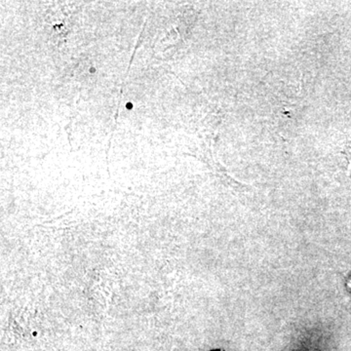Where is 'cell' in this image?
<instances>
[{
	"label": "cell",
	"mask_w": 351,
	"mask_h": 351,
	"mask_svg": "<svg viewBox=\"0 0 351 351\" xmlns=\"http://www.w3.org/2000/svg\"><path fill=\"white\" fill-rule=\"evenodd\" d=\"M127 108H132L131 104H128V105H127Z\"/></svg>",
	"instance_id": "cell-1"
},
{
	"label": "cell",
	"mask_w": 351,
	"mask_h": 351,
	"mask_svg": "<svg viewBox=\"0 0 351 351\" xmlns=\"http://www.w3.org/2000/svg\"><path fill=\"white\" fill-rule=\"evenodd\" d=\"M350 169H351V159H350Z\"/></svg>",
	"instance_id": "cell-2"
}]
</instances>
